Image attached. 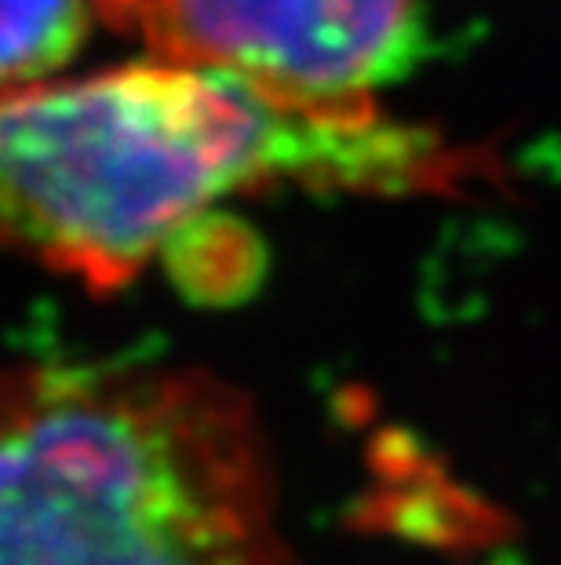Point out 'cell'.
<instances>
[{
	"mask_svg": "<svg viewBox=\"0 0 561 565\" xmlns=\"http://www.w3.org/2000/svg\"><path fill=\"white\" fill-rule=\"evenodd\" d=\"M95 0H0V95L37 88L88 38Z\"/></svg>",
	"mask_w": 561,
	"mask_h": 565,
	"instance_id": "cell-4",
	"label": "cell"
},
{
	"mask_svg": "<svg viewBox=\"0 0 561 565\" xmlns=\"http://www.w3.org/2000/svg\"><path fill=\"white\" fill-rule=\"evenodd\" d=\"M164 4H169V0H95V8L103 11V19L125 33H139L153 11Z\"/></svg>",
	"mask_w": 561,
	"mask_h": 565,
	"instance_id": "cell-5",
	"label": "cell"
},
{
	"mask_svg": "<svg viewBox=\"0 0 561 565\" xmlns=\"http://www.w3.org/2000/svg\"><path fill=\"white\" fill-rule=\"evenodd\" d=\"M493 168L376 103H289L172 58L0 95V234L95 292L128 285L234 190L449 194Z\"/></svg>",
	"mask_w": 561,
	"mask_h": 565,
	"instance_id": "cell-1",
	"label": "cell"
},
{
	"mask_svg": "<svg viewBox=\"0 0 561 565\" xmlns=\"http://www.w3.org/2000/svg\"><path fill=\"white\" fill-rule=\"evenodd\" d=\"M139 38L289 103L365 106L420 55L423 0H169Z\"/></svg>",
	"mask_w": 561,
	"mask_h": 565,
	"instance_id": "cell-3",
	"label": "cell"
},
{
	"mask_svg": "<svg viewBox=\"0 0 561 565\" xmlns=\"http://www.w3.org/2000/svg\"><path fill=\"white\" fill-rule=\"evenodd\" d=\"M0 565H303L267 430L201 369L0 365Z\"/></svg>",
	"mask_w": 561,
	"mask_h": 565,
	"instance_id": "cell-2",
	"label": "cell"
}]
</instances>
